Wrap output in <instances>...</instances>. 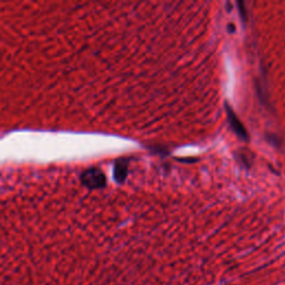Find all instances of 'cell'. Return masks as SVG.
<instances>
[{"mask_svg":"<svg viewBox=\"0 0 285 285\" xmlns=\"http://www.w3.org/2000/svg\"><path fill=\"white\" fill-rule=\"evenodd\" d=\"M238 9H239V14H241L242 19L244 22H246V11L244 8V4L243 3H238Z\"/></svg>","mask_w":285,"mask_h":285,"instance_id":"277c9868","label":"cell"},{"mask_svg":"<svg viewBox=\"0 0 285 285\" xmlns=\"http://www.w3.org/2000/svg\"><path fill=\"white\" fill-rule=\"evenodd\" d=\"M128 173V162L126 159H119L115 164L114 169V178L117 183H123L127 177Z\"/></svg>","mask_w":285,"mask_h":285,"instance_id":"3957f363","label":"cell"},{"mask_svg":"<svg viewBox=\"0 0 285 285\" xmlns=\"http://www.w3.org/2000/svg\"><path fill=\"white\" fill-rule=\"evenodd\" d=\"M225 107H226V113H227V119L228 123L231 125V128L234 131V133L237 135L238 137H241L242 139H245L247 141L248 139V135L246 129L243 126V124L239 122V119L237 118L236 115L233 112V109L231 108L228 104H225Z\"/></svg>","mask_w":285,"mask_h":285,"instance_id":"7a4b0ae2","label":"cell"},{"mask_svg":"<svg viewBox=\"0 0 285 285\" xmlns=\"http://www.w3.org/2000/svg\"><path fill=\"white\" fill-rule=\"evenodd\" d=\"M82 183L91 189L103 188L106 186V177L104 173L98 168H91L85 171L82 175Z\"/></svg>","mask_w":285,"mask_h":285,"instance_id":"6da1fadb","label":"cell"}]
</instances>
